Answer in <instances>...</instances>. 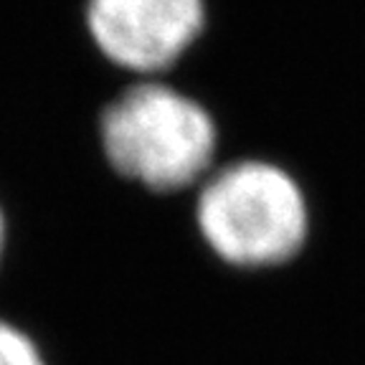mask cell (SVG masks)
Here are the masks:
<instances>
[{
  "label": "cell",
  "mask_w": 365,
  "mask_h": 365,
  "mask_svg": "<svg viewBox=\"0 0 365 365\" xmlns=\"http://www.w3.org/2000/svg\"><path fill=\"white\" fill-rule=\"evenodd\" d=\"M102 145L117 173L170 193L208 173L216 155V125L195 99L145 81L104 109Z\"/></svg>",
  "instance_id": "obj_1"
},
{
  "label": "cell",
  "mask_w": 365,
  "mask_h": 365,
  "mask_svg": "<svg viewBox=\"0 0 365 365\" xmlns=\"http://www.w3.org/2000/svg\"><path fill=\"white\" fill-rule=\"evenodd\" d=\"M195 221L223 262L274 267L302 249L309 216L289 173L262 160H239L205 180Z\"/></svg>",
  "instance_id": "obj_2"
},
{
  "label": "cell",
  "mask_w": 365,
  "mask_h": 365,
  "mask_svg": "<svg viewBox=\"0 0 365 365\" xmlns=\"http://www.w3.org/2000/svg\"><path fill=\"white\" fill-rule=\"evenodd\" d=\"M203 0H89L86 26L99 51L137 74L170 68L200 36Z\"/></svg>",
  "instance_id": "obj_3"
},
{
  "label": "cell",
  "mask_w": 365,
  "mask_h": 365,
  "mask_svg": "<svg viewBox=\"0 0 365 365\" xmlns=\"http://www.w3.org/2000/svg\"><path fill=\"white\" fill-rule=\"evenodd\" d=\"M0 365H46L36 342L6 319H0Z\"/></svg>",
  "instance_id": "obj_4"
},
{
  "label": "cell",
  "mask_w": 365,
  "mask_h": 365,
  "mask_svg": "<svg viewBox=\"0 0 365 365\" xmlns=\"http://www.w3.org/2000/svg\"><path fill=\"white\" fill-rule=\"evenodd\" d=\"M3 244H6V221H3V213H0V254H3Z\"/></svg>",
  "instance_id": "obj_5"
}]
</instances>
